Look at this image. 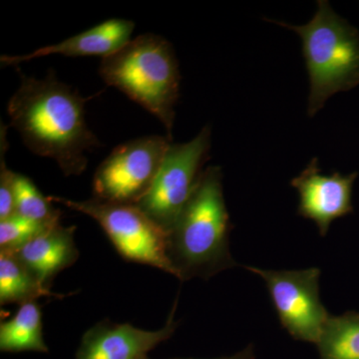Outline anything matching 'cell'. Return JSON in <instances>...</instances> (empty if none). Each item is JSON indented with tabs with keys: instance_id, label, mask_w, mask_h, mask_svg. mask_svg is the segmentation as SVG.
<instances>
[{
	"instance_id": "30bf717a",
	"label": "cell",
	"mask_w": 359,
	"mask_h": 359,
	"mask_svg": "<svg viewBox=\"0 0 359 359\" xmlns=\"http://www.w3.org/2000/svg\"><path fill=\"white\" fill-rule=\"evenodd\" d=\"M177 302L165 327L145 330L129 323L109 320L97 323L82 337L75 359H147L148 353L169 339L178 327L175 320Z\"/></svg>"
},
{
	"instance_id": "2e32d148",
	"label": "cell",
	"mask_w": 359,
	"mask_h": 359,
	"mask_svg": "<svg viewBox=\"0 0 359 359\" xmlns=\"http://www.w3.org/2000/svg\"><path fill=\"white\" fill-rule=\"evenodd\" d=\"M15 214L25 218L54 224L60 222V211L55 209L48 197H44L32 179L16 174L14 185Z\"/></svg>"
},
{
	"instance_id": "3957f363",
	"label": "cell",
	"mask_w": 359,
	"mask_h": 359,
	"mask_svg": "<svg viewBox=\"0 0 359 359\" xmlns=\"http://www.w3.org/2000/svg\"><path fill=\"white\" fill-rule=\"evenodd\" d=\"M99 74L160 120L172 140L180 72L173 46L160 35L146 33L102 58Z\"/></svg>"
},
{
	"instance_id": "ba28073f",
	"label": "cell",
	"mask_w": 359,
	"mask_h": 359,
	"mask_svg": "<svg viewBox=\"0 0 359 359\" xmlns=\"http://www.w3.org/2000/svg\"><path fill=\"white\" fill-rule=\"evenodd\" d=\"M245 268L266 283L280 323L290 337L316 346L330 318L320 299V269Z\"/></svg>"
},
{
	"instance_id": "ffe728a7",
	"label": "cell",
	"mask_w": 359,
	"mask_h": 359,
	"mask_svg": "<svg viewBox=\"0 0 359 359\" xmlns=\"http://www.w3.org/2000/svg\"><path fill=\"white\" fill-rule=\"evenodd\" d=\"M147 359H150V358H147Z\"/></svg>"
},
{
	"instance_id": "e0dca14e",
	"label": "cell",
	"mask_w": 359,
	"mask_h": 359,
	"mask_svg": "<svg viewBox=\"0 0 359 359\" xmlns=\"http://www.w3.org/2000/svg\"><path fill=\"white\" fill-rule=\"evenodd\" d=\"M55 224L57 223H40L16 214L2 219L0 221V252H15Z\"/></svg>"
},
{
	"instance_id": "7c38bea8",
	"label": "cell",
	"mask_w": 359,
	"mask_h": 359,
	"mask_svg": "<svg viewBox=\"0 0 359 359\" xmlns=\"http://www.w3.org/2000/svg\"><path fill=\"white\" fill-rule=\"evenodd\" d=\"M75 230L74 226L53 224L13 254L50 289L53 278L76 263L79 257Z\"/></svg>"
},
{
	"instance_id": "6da1fadb",
	"label": "cell",
	"mask_w": 359,
	"mask_h": 359,
	"mask_svg": "<svg viewBox=\"0 0 359 359\" xmlns=\"http://www.w3.org/2000/svg\"><path fill=\"white\" fill-rule=\"evenodd\" d=\"M20 84L7 105L11 126L34 154L57 163L65 176L86 171L88 154L101 145L85 118L87 99L58 81L20 72Z\"/></svg>"
},
{
	"instance_id": "d6986e66",
	"label": "cell",
	"mask_w": 359,
	"mask_h": 359,
	"mask_svg": "<svg viewBox=\"0 0 359 359\" xmlns=\"http://www.w3.org/2000/svg\"><path fill=\"white\" fill-rule=\"evenodd\" d=\"M255 348L254 344H250L247 347H245L242 351L238 353L233 354L230 356H224V358H212V359H255ZM175 359H193V358H175Z\"/></svg>"
},
{
	"instance_id": "7a4b0ae2",
	"label": "cell",
	"mask_w": 359,
	"mask_h": 359,
	"mask_svg": "<svg viewBox=\"0 0 359 359\" xmlns=\"http://www.w3.org/2000/svg\"><path fill=\"white\" fill-rule=\"evenodd\" d=\"M230 216L219 167H208L199 185L168 231L167 252L182 282L212 278L238 266L230 250Z\"/></svg>"
},
{
	"instance_id": "9c48e42d",
	"label": "cell",
	"mask_w": 359,
	"mask_h": 359,
	"mask_svg": "<svg viewBox=\"0 0 359 359\" xmlns=\"http://www.w3.org/2000/svg\"><path fill=\"white\" fill-rule=\"evenodd\" d=\"M358 174L321 173L314 158L292 186L299 193V212L318 226L321 237L327 236L330 224L353 211L351 195Z\"/></svg>"
},
{
	"instance_id": "5bb4252c",
	"label": "cell",
	"mask_w": 359,
	"mask_h": 359,
	"mask_svg": "<svg viewBox=\"0 0 359 359\" xmlns=\"http://www.w3.org/2000/svg\"><path fill=\"white\" fill-rule=\"evenodd\" d=\"M45 287L13 252H0V304H25L40 297L62 299Z\"/></svg>"
},
{
	"instance_id": "277c9868",
	"label": "cell",
	"mask_w": 359,
	"mask_h": 359,
	"mask_svg": "<svg viewBox=\"0 0 359 359\" xmlns=\"http://www.w3.org/2000/svg\"><path fill=\"white\" fill-rule=\"evenodd\" d=\"M294 30L302 41L309 78L308 114L313 117L337 92L359 81V37L325 0L304 25L276 22Z\"/></svg>"
},
{
	"instance_id": "5b68a950",
	"label": "cell",
	"mask_w": 359,
	"mask_h": 359,
	"mask_svg": "<svg viewBox=\"0 0 359 359\" xmlns=\"http://www.w3.org/2000/svg\"><path fill=\"white\" fill-rule=\"evenodd\" d=\"M52 203L86 215L99 224L117 252L133 263L154 266L174 276L167 252L168 233L136 205L49 196Z\"/></svg>"
},
{
	"instance_id": "52a82bcc",
	"label": "cell",
	"mask_w": 359,
	"mask_h": 359,
	"mask_svg": "<svg viewBox=\"0 0 359 359\" xmlns=\"http://www.w3.org/2000/svg\"><path fill=\"white\" fill-rule=\"evenodd\" d=\"M171 144L168 137L152 135L113 149L94 174L93 198L119 204H138L152 188Z\"/></svg>"
},
{
	"instance_id": "8992f818",
	"label": "cell",
	"mask_w": 359,
	"mask_h": 359,
	"mask_svg": "<svg viewBox=\"0 0 359 359\" xmlns=\"http://www.w3.org/2000/svg\"><path fill=\"white\" fill-rule=\"evenodd\" d=\"M211 134L210 126H205L192 140L171 144L152 188L136 205L167 233L199 185Z\"/></svg>"
},
{
	"instance_id": "9a60e30c",
	"label": "cell",
	"mask_w": 359,
	"mask_h": 359,
	"mask_svg": "<svg viewBox=\"0 0 359 359\" xmlns=\"http://www.w3.org/2000/svg\"><path fill=\"white\" fill-rule=\"evenodd\" d=\"M316 346L320 359H359V313L330 316Z\"/></svg>"
},
{
	"instance_id": "ac0fdd59",
	"label": "cell",
	"mask_w": 359,
	"mask_h": 359,
	"mask_svg": "<svg viewBox=\"0 0 359 359\" xmlns=\"http://www.w3.org/2000/svg\"><path fill=\"white\" fill-rule=\"evenodd\" d=\"M7 126L2 124L0 130V221L15 214L14 207V185L16 173L8 169L6 164Z\"/></svg>"
},
{
	"instance_id": "8fae6325",
	"label": "cell",
	"mask_w": 359,
	"mask_h": 359,
	"mask_svg": "<svg viewBox=\"0 0 359 359\" xmlns=\"http://www.w3.org/2000/svg\"><path fill=\"white\" fill-rule=\"evenodd\" d=\"M135 23L128 20L113 18L89 28L86 32L71 36L59 43L41 47L23 55H1L2 67L18 66L27 61L49 55L77 56L112 55L131 40Z\"/></svg>"
},
{
	"instance_id": "4fadbf2b",
	"label": "cell",
	"mask_w": 359,
	"mask_h": 359,
	"mask_svg": "<svg viewBox=\"0 0 359 359\" xmlns=\"http://www.w3.org/2000/svg\"><path fill=\"white\" fill-rule=\"evenodd\" d=\"M0 351L2 353H47L42 314L36 302L21 304L16 313L0 325Z\"/></svg>"
}]
</instances>
